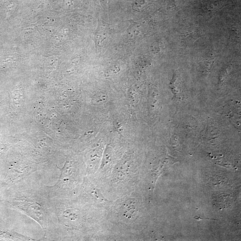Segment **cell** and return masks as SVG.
<instances>
[{
	"label": "cell",
	"mask_w": 241,
	"mask_h": 241,
	"mask_svg": "<svg viewBox=\"0 0 241 241\" xmlns=\"http://www.w3.org/2000/svg\"><path fill=\"white\" fill-rule=\"evenodd\" d=\"M130 161L129 158L126 157L124 158L116 167L115 172L116 178L120 180H124L128 175Z\"/></svg>",
	"instance_id": "cell-1"
},
{
	"label": "cell",
	"mask_w": 241,
	"mask_h": 241,
	"mask_svg": "<svg viewBox=\"0 0 241 241\" xmlns=\"http://www.w3.org/2000/svg\"><path fill=\"white\" fill-rule=\"evenodd\" d=\"M136 207V204L135 199L130 198L127 200L122 205L121 210L123 216L127 219H130L135 212Z\"/></svg>",
	"instance_id": "cell-2"
},
{
	"label": "cell",
	"mask_w": 241,
	"mask_h": 241,
	"mask_svg": "<svg viewBox=\"0 0 241 241\" xmlns=\"http://www.w3.org/2000/svg\"><path fill=\"white\" fill-rule=\"evenodd\" d=\"M111 157V148L108 149V148H107L105 153H104V159H103V162L102 163V166H104L105 164L107 163L110 161Z\"/></svg>",
	"instance_id": "cell-3"
}]
</instances>
